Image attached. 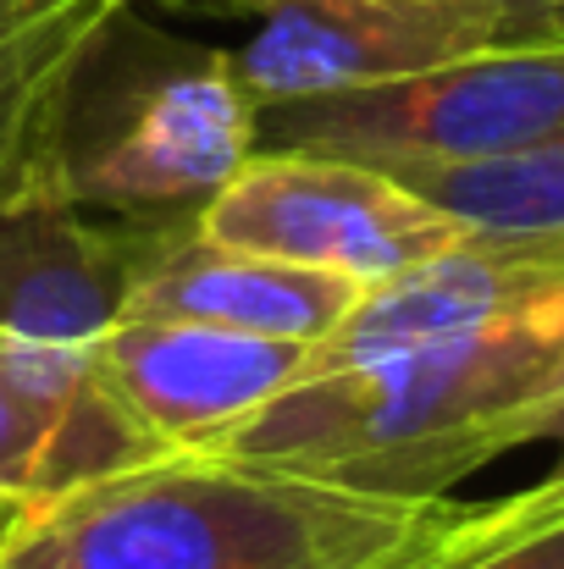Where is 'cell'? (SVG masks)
Instances as JSON below:
<instances>
[{
	"label": "cell",
	"instance_id": "obj_4",
	"mask_svg": "<svg viewBox=\"0 0 564 569\" xmlns=\"http://www.w3.org/2000/svg\"><path fill=\"white\" fill-rule=\"evenodd\" d=\"M564 139V39L465 56L398 83L255 111V150L366 161L393 178L476 167Z\"/></svg>",
	"mask_w": 564,
	"mask_h": 569
},
{
	"label": "cell",
	"instance_id": "obj_16",
	"mask_svg": "<svg viewBox=\"0 0 564 569\" xmlns=\"http://www.w3.org/2000/svg\"><path fill=\"white\" fill-rule=\"evenodd\" d=\"M532 442H554L560 448V465H564V377L548 392V403L537 409V420H532Z\"/></svg>",
	"mask_w": 564,
	"mask_h": 569
},
{
	"label": "cell",
	"instance_id": "obj_9",
	"mask_svg": "<svg viewBox=\"0 0 564 569\" xmlns=\"http://www.w3.org/2000/svg\"><path fill=\"white\" fill-rule=\"evenodd\" d=\"M167 221H89L61 189L0 204V332L89 349Z\"/></svg>",
	"mask_w": 564,
	"mask_h": 569
},
{
	"label": "cell",
	"instance_id": "obj_11",
	"mask_svg": "<svg viewBox=\"0 0 564 569\" xmlns=\"http://www.w3.org/2000/svg\"><path fill=\"white\" fill-rule=\"evenodd\" d=\"M133 0H56L11 44H0V204L61 189V133L72 89Z\"/></svg>",
	"mask_w": 564,
	"mask_h": 569
},
{
	"label": "cell",
	"instance_id": "obj_1",
	"mask_svg": "<svg viewBox=\"0 0 564 569\" xmlns=\"http://www.w3.org/2000/svg\"><path fill=\"white\" fill-rule=\"evenodd\" d=\"M459 503L161 453L150 465L6 509L0 569H420Z\"/></svg>",
	"mask_w": 564,
	"mask_h": 569
},
{
	"label": "cell",
	"instance_id": "obj_12",
	"mask_svg": "<svg viewBox=\"0 0 564 569\" xmlns=\"http://www.w3.org/2000/svg\"><path fill=\"white\" fill-rule=\"evenodd\" d=\"M404 183L448 210L471 238L564 249V139L476 167L404 172Z\"/></svg>",
	"mask_w": 564,
	"mask_h": 569
},
{
	"label": "cell",
	"instance_id": "obj_15",
	"mask_svg": "<svg viewBox=\"0 0 564 569\" xmlns=\"http://www.w3.org/2000/svg\"><path fill=\"white\" fill-rule=\"evenodd\" d=\"M221 6H260V0H221ZM471 6H493L521 17L526 28H537L543 39H564V0H471Z\"/></svg>",
	"mask_w": 564,
	"mask_h": 569
},
{
	"label": "cell",
	"instance_id": "obj_17",
	"mask_svg": "<svg viewBox=\"0 0 564 569\" xmlns=\"http://www.w3.org/2000/svg\"><path fill=\"white\" fill-rule=\"evenodd\" d=\"M56 0H0V44H11L28 22H39Z\"/></svg>",
	"mask_w": 564,
	"mask_h": 569
},
{
	"label": "cell",
	"instance_id": "obj_8",
	"mask_svg": "<svg viewBox=\"0 0 564 569\" xmlns=\"http://www.w3.org/2000/svg\"><path fill=\"white\" fill-rule=\"evenodd\" d=\"M172 453L100 381L95 355L0 332V509Z\"/></svg>",
	"mask_w": 564,
	"mask_h": 569
},
{
	"label": "cell",
	"instance_id": "obj_6",
	"mask_svg": "<svg viewBox=\"0 0 564 569\" xmlns=\"http://www.w3.org/2000/svg\"><path fill=\"white\" fill-rule=\"evenodd\" d=\"M255 33L227 50L260 106L398 83L509 44H554L509 11L471 0H260Z\"/></svg>",
	"mask_w": 564,
	"mask_h": 569
},
{
	"label": "cell",
	"instance_id": "obj_3",
	"mask_svg": "<svg viewBox=\"0 0 564 569\" xmlns=\"http://www.w3.org/2000/svg\"><path fill=\"white\" fill-rule=\"evenodd\" d=\"M249 156L255 100L232 56L172 44L122 11L72 89L61 193L122 221H194Z\"/></svg>",
	"mask_w": 564,
	"mask_h": 569
},
{
	"label": "cell",
	"instance_id": "obj_13",
	"mask_svg": "<svg viewBox=\"0 0 564 569\" xmlns=\"http://www.w3.org/2000/svg\"><path fill=\"white\" fill-rule=\"evenodd\" d=\"M420 569H564V520H504L498 503H459Z\"/></svg>",
	"mask_w": 564,
	"mask_h": 569
},
{
	"label": "cell",
	"instance_id": "obj_5",
	"mask_svg": "<svg viewBox=\"0 0 564 569\" xmlns=\"http://www.w3.org/2000/svg\"><path fill=\"white\" fill-rule=\"evenodd\" d=\"M194 232L221 249L333 271L360 288L471 238L404 178L310 150H255L238 178L194 216Z\"/></svg>",
	"mask_w": 564,
	"mask_h": 569
},
{
	"label": "cell",
	"instance_id": "obj_2",
	"mask_svg": "<svg viewBox=\"0 0 564 569\" xmlns=\"http://www.w3.org/2000/svg\"><path fill=\"white\" fill-rule=\"evenodd\" d=\"M560 377L564 293L372 366L294 381L199 453L376 498H448L454 481L532 448V420Z\"/></svg>",
	"mask_w": 564,
	"mask_h": 569
},
{
	"label": "cell",
	"instance_id": "obj_7",
	"mask_svg": "<svg viewBox=\"0 0 564 569\" xmlns=\"http://www.w3.org/2000/svg\"><path fill=\"white\" fill-rule=\"evenodd\" d=\"M310 349L316 343L255 338L172 316H117L89 343L100 381L172 453L210 448L227 426L305 381Z\"/></svg>",
	"mask_w": 564,
	"mask_h": 569
},
{
	"label": "cell",
	"instance_id": "obj_10",
	"mask_svg": "<svg viewBox=\"0 0 564 569\" xmlns=\"http://www.w3.org/2000/svg\"><path fill=\"white\" fill-rule=\"evenodd\" d=\"M360 293L366 288L349 277L221 249L199 238L194 221H167L128 288L122 316H172L255 338L321 343L360 305Z\"/></svg>",
	"mask_w": 564,
	"mask_h": 569
},
{
	"label": "cell",
	"instance_id": "obj_14",
	"mask_svg": "<svg viewBox=\"0 0 564 569\" xmlns=\"http://www.w3.org/2000/svg\"><path fill=\"white\" fill-rule=\"evenodd\" d=\"M493 503H498L504 520H526V526H537V520H564V465H554L537 487H521V492L493 498Z\"/></svg>",
	"mask_w": 564,
	"mask_h": 569
}]
</instances>
